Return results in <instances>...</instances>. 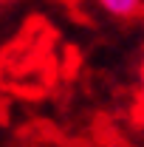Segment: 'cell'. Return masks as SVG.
Returning a JSON list of instances; mask_svg holds the SVG:
<instances>
[{"instance_id": "6da1fadb", "label": "cell", "mask_w": 144, "mask_h": 147, "mask_svg": "<svg viewBox=\"0 0 144 147\" xmlns=\"http://www.w3.org/2000/svg\"><path fill=\"white\" fill-rule=\"evenodd\" d=\"M99 9L113 20H141L144 17V3L141 0H102L99 3Z\"/></svg>"}, {"instance_id": "7a4b0ae2", "label": "cell", "mask_w": 144, "mask_h": 147, "mask_svg": "<svg viewBox=\"0 0 144 147\" xmlns=\"http://www.w3.org/2000/svg\"><path fill=\"white\" fill-rule=\"evenodd\" d=\"M139 105L144 110V57H141V65H139Z\"/></svg>"}]
</instances>
